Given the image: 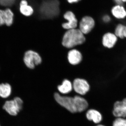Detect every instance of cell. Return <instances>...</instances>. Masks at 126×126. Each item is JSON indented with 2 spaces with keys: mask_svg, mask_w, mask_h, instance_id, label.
Here are the masks:
<instances>
[{
  "mask_svg": "<svg viewBox=\"0 0 126 126\" xmlns=\"http://www.w3.org/2000/svg\"><path fill=\"white\" fill-rule=\"evenodd\" d=\"M20 11L26 16H30L33 14L34 10L30 5H28L26 0H21L20 3Z\"/></svg>",
  "mask_w": 126,
  "mask_h": 126,
  "instance_id": "cell-15",
  "label": "cell"
},
{
  "mask_svg": "<svg viewBox=\"0 0 126 126\" xmlns=\"http://www.w3.org/2000/svg\"><path fill=\"white\" fill-rule=\"evenodd\" d=\"M82 58L81 53L77 50H72L68 53V60L72 65L78 64L82 61Z\"/></svg>",
  "mask_w": 126,
  "mask_h": 126,
  "instance_id": "cell-13",
  "label": "cell"
},
{
  "mask_svg": "<svg viewBox=\"0 0 126 126\" xmlns=\"http://www.w3.org/2000/svg\"><path fill=\"white\" fill-rule=\"evenodd\" d=\"M11 86L9 83L0 84V97L2 98H8L11 93Z\"/></svg>",
  "mask_w": 126,
  "mask_h": 126,
  "instance_id": "cell-18",
  "label": "cell"
},
{
  "mask_svg": "<svg viewBox=\"0 0 126 126\" xmlns=\"http://www.w3.org/2000/svg\"><path fill=\"white\" fill-rule=\"evenodd\" d=\"M106 126V125H104V124H101H101H97V125H96V126Z\"/></svg>",
  "mask_w": 126,
  "mask_h": 126,
  "instance_id": "cell-24",
  "label": "cell"
},
{
  "mask_svg": "<svg viewBox=\"0 0 126 126\" xmlns=\"http://www.w3.org/2000/svg\"><path fill=\"white\" fill-rule=\"evenodd\" d=\"M15 0H0V4L3 5H8L11 4Z\"/></svg>",
  "mask_w": 126,
  "mask_h": 126,
  "instance_id": "cell-21",
  "label": "cell"
},
{
  "mask_svg": "<svg viewBox=\"0 0 126 126\" xmlns=\"http://www.w3.org/2000/svg\"><path fill=\"white\" fill-rule=\"evenodd\" d=\"M68 2L70 4H73L74 3H78L81 0H67Z\"/></svg>",
  "mask_w": 126,
  "mask_h": 126,
  "instance_id": "cell-23",
  "label": "cell"
},
{
  "mask_svg": "<svg viewBox=\"0 0 126 126\" xmlns=\"http://www.w3.org/2000/svg\"><path fill=\"white\" fill-rule=\"evenodd\" d=\"M63 17L68 21L67 23L62 24V26L64 29L67 30L76 29L78 25V20L73 12L67 11L64 15Z\"/></svg>",
  "mask_w": 126,
  "mask_h": 126,
  "instance_id": "cell-10",
  "label": "cell"
},
{
  "mask_svg": "<svg viewBox=\"0 0 126 126\" xmlns=\"http://www.w3.org/2000/svg\"><path fill=\"white\" fill-rule=\"evenodd\" d=\"M54 97L58 103L70 112L72 113L77 112L74 97L62 96L56 93L54 94Z\"/></svg>",
  "mask_w": 126,
  "mask_h": 126,
  "instance_id": "cell-3",
  "label": "cell"
},
{
  "mask_svg": "<svg viewBox=\"0 0 126 126\" xmlns=\"http://www.w3.org/2000/svg\"><path fill=\"white\" fill-rule=\"evenodd\" d=\"M113 33L118 39H124L126 38V24L119 23L116 26Z\"/></svg>",
  "mask_w": 126,
  "mask_h": 126,
  "instance_id": "cell-16",
  "label": "cell"
},
{
  "mask_svg": "<svg viewBox=\"0 0 126 126\" xmlns=\"http://www.w3.org/2000/svg\"><path fill=\"white\" fill-rule=\"evenodd\" d=\"M112 114L115 118H126V97L114 102L113 106Z\"/></svg>",
  "mask_w": 126,
  "mask_h": 126,
  "instance_id": "cell-5",
  "label": "cell"
},
{
  "mask_svg": "<svg viewBox=\"0 0 126 126\" xmlns=\"http://www.w3.org/2000/svg\"><path fill=\"white\" fill-rule=\"evenodd\" d=\"M123 4L125 5L126 4V0H121Z\"/></svg>",
  "mask_w": 126,
  "mask_h": 126,
  "instance_id": "cell-25",
  "label": "cell"
},
{
  "mask_svg": "<svg viewBox=\"0 0 126 126\" xmlns=\"http://www.w3.org/2000/svg\"><path fill=\"white\" fill-rule=\"evenodd\" d=\"M14 14L11 9H0V26L6 24L7 26L11 25L13 23Z\"/></svg>",
  "mask_w": 126,
  "mask_h": 126,
  "instance_id": "cell-12",
  "label": "cell"
},
{
  "mask_svg": "<svg viewBox=\"0 0 126 126\" xmlns=\"http://www.w3.org/2000/svg\"><path fill=\"white\" fill-rule=\"evenodd\" d=\"M74 97L77 112H82L88 108L89 103L86 99L79 96H75Z\"/></svg>",
  "mask_w": 126,
  "mask_h": 126,
  "instance_id": "cell-14",
  "label": "cell"
},
{
  "mask_svg": "<svg viewBox=\"0 0 126 126\" xmlns=\"http://www.w3.org/2000/svg\"><path fill=\"white\" fill-rule=\"evenodd\" d=\"M110 15L117 20L126 19V7L123 4H114L110 9Z\"/></svg>",
  "mask_w": 126,
  "mask_h": 126,
  "instance_id": "cell-9",
  "label": "cell"
},
{
  "mask_svg": "<svg viewBox=\"0 0 126 126\" xmlns=\"http://www.w3.org/2000/svg\"><path fill=\"white\" fill-rule=\"evenodd\" d=\"M112 126H126V118H115L113 121Z\"/></svg>",
  "mask_w": 126,
  "mask_h": 126,
  "instance_id": "cell-19",
  "label": "cell"
},
{
  "mask_svg": "<svg viewBox=\"0 0 126 126\" xmlns=\"http://www.w3.org/2000/svg\"><path fill=\"white\" fill-rule=\"evenodd\" d=\"M87 119L93 122L94 124H101L103 120V116L102 113L95 109H91L87 111L86 114Z\"/></svg>",
  "mask_w": 126,
  "mask_h": 126,
  "instance_id": "cell-11",
  "label": "cell"
},
{
  "mask_svg": "<svg viewBox=\"0 0 126 126\" xmlns=\"http://www.w3.org/2000/svg\"><path fill=\"white\" fill-rule=\"evenodd\" d=\"M118 40L113 32H108L104 34L102 37V45L106 48L111 49L115 47Z\"/></svg>",
  "mask_w": 126,
  "mask_h": 126,
  "instance_id": "cell-8",
  "label": "cell"
},
{
  "mask_svg": "<svg viewBox=\"0 0 126 126\" xmlns=\"http://www.w3.org/2000/svg\"><path fill=\"white\" fill-rule=\"evenodd\" d=\"M86 41L84 34L79 29H75L68 30L63 37L62 44L67 48H72L82 44Z\"/></svg>",
  "mask_w": 126,
  "mask_h": 126,
  "instance_id": "cell-1",
  "label": "cell"
},
{
  "mask_svg": "<svg viewBox=\"0 0 126 126\" xmlns=\"http://www.w3.org/2000/svg\"><path fill=\"white\" fill-rule=\"evenodd\" d=\"M73 88V85L70 81L67 79L64 80L62 84L58 87L59 92L64 94L70 93L72 91Z\"/></svg>",
  "mask_w": 126,
  "mask_h": 126,
  "instance_id": "cell-17",
  "label": "cell"
},
{
  "mask_svg": "<svg viewBox=\"0 0 126 126\" xmlns=\"http://www.w3.org/2000/svg\"><path fill=\"white\" fill-rule=\"evenodd\" d=\"M113 2L115 4H123L121 0H112Z\"/></svg>",
  "mask_w": 126,
  "mask_h": 126,
  "instance_id": "cell-22",
  "label": "cell"
},
{
  "mask_svg": "<svg viewBox=\"0 0 126 126\" xmlns=\"http://www.w3.org/2000/svg\"><path fill=\"white\" fill-rule=\"evenodd\" d=\"M94 19L90 16H86L82 18L79 23V30L84 34H88L95 27Z\"/></svg>",
  "mask_w": 126,
  "mask_h": 126,
  "instance_id": "cell-6",
  "label": "cell"
},
{
  "mask_svg": "<svg viewBox=\"0 0 126 126\" xmlns=\"http://www.w3.org/2000/svg\"><path fill=\"white\" fill-rule=\"evenodd\" d=\"M23 102L22 99L16 97L13 100L6 101L3 106V109L9 115L16 116L18 115L23 107Z\"/></svg>",
  "mask_w": 126,
  "mask_h": 126,
  "instance_id": "cell-2",
  "label": "cell"
},
{
  "mask_svg": "<svg viewBox=\"0 0 126 126\" xmlns=\"http://www.w3.org/2000/svg\"><path fill=\"white\" fill-rule=\"evenodd\" d=\"M102 20L105 24H109L112 20V16L109 14H104L102 16Z\"/></svg>",
  "mask_w": 126,
  "mask_h": 126,
  "instance_id": "cell-20",
  "label": "cell"
},
{
  "mask_svg": "<svg viewBox=\"0 0 126 126\" xmlns=\"http://www.w3.org/2000/svg\"><path fill=\"white\" fill-rule=\"evenodd\" d=\"M73 86L74 91L81 95H85L90 90V84L87 81L84 79H75Z\"/></svg>",
  "mask_w": 126,
  "mask_h": 126,
  "instance_id": "cell-7",
  "label": "cell"
},
{
  "mask_svg": "<svg viewBox=\"0 0 126 126\" xmlns=\"http://www.w3.org/2000/svg\"><path fill=\"white\" fill-rule=\"evenodd\" d=\"M24 61L27 67L33 69L35 65H38L41 63L42 59L38 53L30 50L25 53Z\"/></svg>",
  "mask_w": 126,
  "mask_h": 126,
  "instance_id": "cell-4",
  "label": "cell"
}]
</instances>
